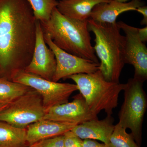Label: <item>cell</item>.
<instances>
[{
  "instance_id": "cell-6",
  "label": "cell",
  "mask_w": 147,
  "mask_h": 147,
  "mask_svg": "<svg viewBox=\"0 0 147 147\" xmlns=\"http://www.w3.org/2000/svg\"><path fill=\"white\" fill-rule=\"evenodd\" d=\"M10 79L38 92L42 97L45 111L53 106L68 102L71 95L78 90L76 84L50 81L27 72L24 69L13 71L11 75Z\"/></svg>"
},
{
  "instance_id": "cell-2",
  "label": "cell",
  "mask_w": 147,
  "mask_h": 147,
  "mask_svg": "<svg viewBox=\"0 0 147 147\" xmlns=\"http://www.w3.org/2000/svg\"><path fill=\"white\" fill-rule=\"evenodd\" d=\"M88 20H79L65 16L57 7L50 19L40 23L44 32L62 50L80 57L98 62L88 27Z\"/></svg>"
},
{
  "instance_id": "cell-4",
  "label": "cell",
  "mask_w": 147,
  "mask_h": 147,
  "mask_svg": "<svg viewBox=\"0 0 147 147\" xmlns=\"http://www.w3.org/2000/svg\"><path fill=\"white\" fill-rule=\"evenodd\" d=\"M75 82L90 110L98 115L103 111L112 115L117 107L120 93L125 84L108 82L99 69L93 73L79 74L68 76Z\"/></svg>"
},
{
  "instance_id": "cell-23",
  "label": "cell",
  "mask_w": 147,
  "mask_h": 147,
  "mask_svg": "<svg viewBox=\"0 0 147 147\" xmlns=\"http://www.w3.org/2000/svg\"><path fill=\"white\" fill-rule=\"evenodd\" d=\"M137 12L141 13L143 16V18L141 22L142 25H147V6L146 5H142L137 8L136 10Z\"/></svg>"
},
{
  "instance_id": "cell-11",
  "label": "cell",
  "mask_w": 147,
  "mask_h": 147,
  "mask_svg": "<svg viewBox=\"0 0 147 147\" xmlns=\"http://www.w3.org/2000/svg\"><path fill=\"white\" fill-rule=\"evenodd\" d=\"M56 66L55 55L45 42L41 24L37 20L33 55L30 62L24 70L52 81L56 71Z\"/></svg>"
},
{
  "instance_id": "cell-7",
  "label": "cell",
  "mask_w": 147,
  "mask_h": 147,
  "mask_svg": "<svg viewBox=\"0 0 147 147\" xmlns=\"http://www.w3.org/2000/svg\"><path fill=\"white\" fill-rule=\"evenodd\" d=\"M45 113L42 97L31 88L0 112V121L19 128H26L43 119Z\"/></svg>"
},
{
  "instance_id": "cell-22",
  "label": "cell",
  "mask_w": 147,
  "mask_h": 147,
  "mask_svg": "<svg viewBox=\"0 0 147 147\" xmlns=\"http://www.w3.org/2000/svg\"><path fill=\"white\" fill-rule=\"evenodd\" d=\"M83 147H107L104 143L100 144L93 139H86L83 140Z\"/></svg>"
},
{
  "instance_id": "cell-14",
  "label": "cell",
  "mask_w": 147,
  "mask_h": 147,
  "mask_svg": "<svg viewBox=\"0 0 147 147\" xmlns=\"http://www.w3.org/2000/svg\"><path fill=\"white\" fill-rule=\"evenodd\" d=\"M76 125L75 123L42 119L27 127V142L30 146L42 140L62 135Z\"/></svg>"
},
{
  "instance_id": "cell-27",
  "label": "cell",
  "mask_w": 147,
  "mask_h": 147,
  "mask_svg": "<svg viewBox=\"0 0 147 147\" xmlns=\"http://www.w3.org/2000/svg\"><path fill=\"white\" fill-rule=\"evenodd\" d=\"M115 1L121 2L125 3L127 2H128L129 1H131V0H115ZM139 1H141V0H139Z\"/></svg>"
},
{
  "instance_id": "cell-18",
  "label": "cell",
  "mask_w": 147,
  "mask_h": 147,
  "mask_svg": "<svg viewBox=\"0 0 147 147\" xmlns=\"http://www.w3.org/2000/svg\"><path fill=\"white\" fill-rule=\"evenodd\" d=\"M27 1L30 5L36 20L40 23L49 20L53 9L58 5V1L55 0Z\"/></svg>"
},
{
  "instance_id": "cell-19",
  "label": "cell",
  "mask_w": 147,
  "mask_h": 147,
  "mask_svg": "<svg viewBox=\"0 0 147 147\" xmlns=\"http://www.w3.org/2000/svg\"><path fill=\"white\" fill-rule=\"evenodd\" d=\"M126 130L118 123L115 125L109 143L106 145L107 147H140L131 134L127 133Z\"/></svg>"
},
{
  "instance_id": "cell-5",
  "label": "cell",
  "mask_w": 147,
  "mask_h": 147,
  "mask_svg": "<svg viewBox=\"0 0 147 147\" xmlns=\"http://www.w3.org/2000/svg\"><path fill=\"white\" fill-rule=\"evenodd\" d=\"M143 84L134 78L128 79L123 90L124 101L118 114V123L122 127L130 129V134L140 147L147 108V95Z\"/></svg>"
},
{
  "instance_id": "cell-16",
  "label": "cell",
  "mask_w": 147,
  "mask_h": 147,
  "mask_svg": "<svg viewBox=\"0 0 147 147\" xmlns=\"http://www.w3.org/2000/svg\"><path fill=\"white\" fill-rule=\"evenodd\" d=\"M26 128L0 121V147H27Z\"/></svg>"
},
{
  "instance_id": "cell-13",
  "label": "cell",
  "mask_w": 147,
  "mask_h": 147,
  "mask_svg": "<svg viewBox=\"0 0 147 147\" xmlns=\"http://www.w3.org/2000/svg\"><path fill=\"white\" fill-rule=\"evenodd\" d=\"M143 5L144 3L139 0H131L125 3L110 0L96 5L89 19L101 24H115L117 18L121 13L136 11L137 8Z\"/></svg>"
},
{
  "instance_id": "cell-8",
  "label": "cell",
  "mask_w": 147,
  "mask_h": 147,
  "mask_svg": "<svg viewBox=\"0 0 147 147\" xmlns=\"http://www.w3.org/2000/svg\"><path fill=\"white\" fill-rule=\"evenodd\" d=\"M43 36L45 42L53 51L56 58L57 66L53 82H58L74 74L93 73L99 69V63L67 53L54 44L47 33L43 32Z\"/></svg>"
},
{
  "instance_id": "cell-9",
  "label": "cell",
  "mask_w": 147,
  "mask_h": 147,
  "mask_svg": "<svg viewBox=\"0 0 147 147\" xmlns=\"http://www.w3.org/2000/svg\"><path fill=\"white\" fill-rule=\"evenodd\" d=\"M117 24L125 34V63L134 67L133 78L144 83L147 79L146 46L139 38L137 28L122 21L117 22Z\"/></svg>"
},
{
  "instance_id": "cell-24",
  "label": "cell",
  "mask_w": 147,
  "mask_h": 147,
  "mask_svg": "<svg viewBox=\"0 0 147 147\" xmlns=\"http://www.w3.org/2000/svg\"><path fill=\"white\" fill-rule=\"evenodd\" d=\"M138 36L140 40L144 43L147 41V26L141 28H137Z\"/></svg>"
},
{
  "instance_id": "cell-10",
  "label": "cell",
  "mask_w": 147,
  "mask_h": 147,
  "mask_svg": "<svg viewBox=\"0 0 147 147\" xmlns=\"http://www.w3.org/2000/svg\"><path fill=\"white\" fill-rule=\"evenodd\" d=\"M43 119L78 125L98 119V117L90 110L80 93L71 102L55 105L46 110Z\"/></svg>"
},
{
  "instance_id": "cell-17",
  "label": "cell",
  "mask_w": 147,
  "mask_h": 147,
  "mask_svg": "<svg viewBox=\"0 0 147 147\" xmlns=\"http://www.w3.org/2000/svg\"><path fill=\"white\" fill-rule=\"evenodd\" d=\"M31 89L4 77H0V104H9Z\"/></svg>"
},
{
  "instance_id": "cell-26",
  "label": "cell",
  "mask_w": 147,
  "mask_h": 147,
  "mask_svg": "<svg viewBox=\"0 0 147 147\" xmlns=\"http://www.w3.org/2000/svg\"><path fill=\"white\" fill-rule=\"evenodd\" d=\"M8 104H0V112L3 109H4L8 105Z\"/></svg>"
},
{
  "instance_id": "cell-3",
  "label": "cell",
  "mask_w": 147,
  "mask_h": 147,
  "mask_svg": "<svg viewBox=\"0 0 147 147\" xmlns=\"http://www.w3.org/2000/svg\"><path fill=\"white\" fill-rule=\"evenodd\" d=\"M89 31L95 36V53L100 59L99 70L108 82L119 83L124 66L125 37L117 23L101 24L88 19Z\"/></svg>"
},
{
  "instance_id": "cell-1",
  "label": "cell",
  "mask_w": 147,
  "mask_h": 147,
  "mask_svg": "<svg viewBox=\"0 0 147 147\" xmlns=\"http://www.w3.org/2000/svg\"><path fill=\"white\" fill-rule=\"evenodd\" d=\"M36 21L27 0H0V70L9 78L31 61Z\"/></svg>"
},
{
  "instance_id": "cell-28",
  "label": "cell",
  "mask_w": 147,
  "mask_h": 147,
  "mask_svg": "<svg viewBox=\"0 0 147 147\" xmlns=\"http://www.w3.org/2000/svg\"><path fill=\"white\" fill-rule=\"evenodd\" d=\"M55 1H57V0H55ZM59 1H60V0H59Z\"/></svg>"
},
{
  "instance_id": "cell-20",
  "label": "cell",
  "mask_w": 147,
  "mask_h": 147,
  "mask_svg": "<svg viewBox=\"0 0 147 147\" xmlns=\"http://www.w3.org/2000/svg\"><path fill=\"white\" fill-rule=\"evenodd\" d=\"M64 147H83V140L71 131L63 134Z\"/></svg>"
},
{
  "instance_id": "cell-21",
  "label": "cell",
  "mask_w": 147,
  "mask_h": 147,
  "mask_svg": "<svg viewBox=\"0 0 147 147\" xmlns=\"http://www.w3.org/2000/svg\"><path fill=\"white\" fill-rule=\"evenodd\" d=\"M40 147H64L63 134L45 139Z\"/></svg>"
},
{
  "instance_id": "cell-12",
  "label": "cell",
  "mask_w": 147,
  "mask_h": 147,
  "mask_svg": "<svg viewBox=\"0 0 147 147\" xmlns=\"http://www.w3.org/2000/svg\"><path fill=\"white\" fill-rule=\"evenodd\" d=\"M114 122L112 115H107L103 119L91 120L77 125L71 131L82 140H98L107 145L114 131Z\"/></svg>"
},
{
  "instance_id": "cell-25",
  "label": "cell",
  "mask_w": 147,
  "mask_h": 147,
  "mask_svg": "<svg viewBox=\"0 0 147 147\" xmlns=\"http://www.w3.org/2000/svg\"><path fill=\"white\" fill-rule=\"evenodd\" d=\"M44 140H45L40 141L39 142H37V143H35V144L30 145V146H29L27 147H40L41 146H42L43 142H44Z\"/></svg>"
},
{
  "instance_id": "cell-15",
  "label": "cell",
  "mask_w": 147,
  "mask_h": 147,
  "mask_svg": "<svg viewBox=\"0 0 147 147\" xmlns=\"http://www.w3.org/2000/svg\"><path fill=\"white\" fill-rule=\"evenodd\" d=\"M110 0H60L57 6L62 14L69 18L79 20H88L92 11L100 3Z\"/></svg>"
}]
</instances>
